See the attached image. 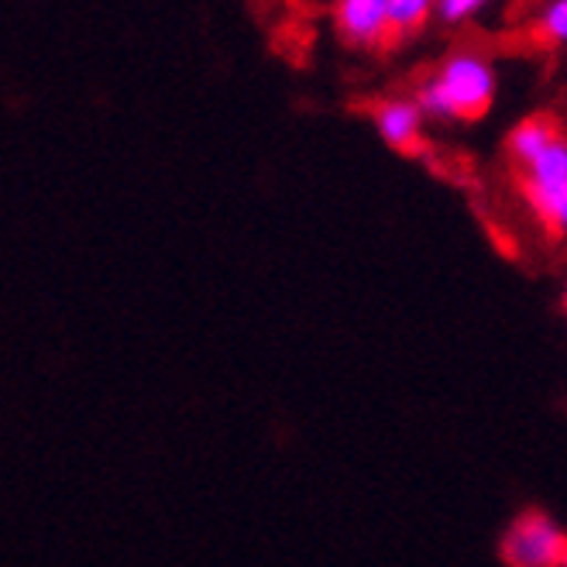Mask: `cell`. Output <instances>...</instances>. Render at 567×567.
<instances>
[{
  "label": "cell",
  "instance_id": "obj_1",
  "mask_svg": "<svg viewBox=\"0 0 567 567\" xmlns=\"http://www.w3.org/2000/svg\"><path fill=\"white\" fill-rule=\"evenodd\" d=\"M495 96V73L488 59L478 52H454L444 59L437 76L426 80L416 93V104L426 117L454 121V117H478L488 111Z\"/></svg>",
  "mask_w": 567,
  "mask_h": 567
},
{
  "label": "cell",
  "instance_id": "obj_2",
  "mask_svg": "<svg viewBox=\"0 0 567 567\" xmlns=\"http://www.w3.org/2000/svg\"><path fill=\"white\" fill-rule=\"evenodd\" d=\"M509 567H557L567 557V537L547 516H523L503 544Z\"/></svg>",
  "mask_w": 567,
  "mask_h": 567
},
{
  "label": "cell",
  "instance_id": "obj_3",
  "mask_svg": "<svg viewBox=\"0 0 567 567\" xmlns=\"http://www.w3.org/2000/svg\"><path fill=\"white\" fill-rule=\"evenodd\" d=\"M333 21L338 35L354 49H379L392 35L389 0H338Z\"/></svg>",
  "mask_w": 567,
  "mask_h": 567
},
{
  "label": "cell",
  "instance_id": "obj_4",
  "mask_svg": "<svg viewBox=\"0 0 567 567\" xmlns=\"http://www.w3.org/2000/svg\"><path fill=\"white\" fill-rule=\"evenodd\" d=\"M423 111L416 100H385V104L375 111V127L379 135L392 145V148H413L420 142L423 131Z\"/></svg>",
  "mask_w": 567,
  "mask_h": 567
},
{
  "label": "cell",
  "instance_id": "obj_5",
  "mask_svg": "<svg viewBox=\"0 0 567 567\" xmlns=\"http://www.w3.org/2000/svg\"><path fill=\"white\" fill-rule=\"evenodd\" d=\"M560 135H557V127H554V121L550 117H529V121H523L513 135H509V152L523 162V165H533L537 162L554 142H557Z\"/></svg>",
  "mask_w": 567,
  "mask_h": 567
},
{
  "label": "cell",
  "instance_id": "obj_6",
  "mask_svg": "<svg viewBox=\"0 0 567 567\" xmlns=\"http://www.w3.org/2000/svg\"><path fill=\"white\" fill-rule=\"evenodd\" d=\"M529 183L537 189H564L567 186V138H557L537 162L526 165Z\"/></svg>",
  "mask_w": 567,
  "mask_h": 567
},
{
  "label": "cell",
  "instance_id": "obj_7",
  "mask_svg": "<svg viewBox=\"0 0 567 567\" xmlns=\"http://www.w3.org/2000/svg\"><path fill=\"white\" fill-rule=\"evenodd\" d=\"M437 11V0H389V21H392V35L403 39L423 28V21Z\"/></svg>",
  "mask_w": 567,
  "mask_h": 567
},
{
  "label": "cell",
  "instance_id": "obj_8",
  "mask_svg": "<svg viewBox=\"0 0 567 567\" xmlns=\"http://www.w3.org/2000/svg\"><path fill=\"white\" fill-rule=\"evenodd\" d=\"M529 193V204L540 210L544 220H550L557 230L567 235V186L564 189H537V186H526Z\"/></svg>",
  "mask_w": 567,
  "mask_h": 567
},
{
  "label": "cell",
  "instance_id": "obj_9",
  "mask_svg": "<svg viewBox=\"0 0 567 567\" xmlns=\"http://www.w3.org/2000/svg\"><path fill=\"white\" fill-rule=\"evenodd\" d=\"M540 35L554 45H567V0H550L540 14Z\"/></svg>",
  "mask_w": 567,
  "mask_h": 567
},
{
  "label": "cell",
  "instance_id": "obj_10",
  "mask_svg": "<svg viewBox=\"0 0 567 567\" xmlns=\"http://www.w3.org/2000/svg\"><path fill=\"white\" fill-rule=\"evenodd\" d=\"M488 4V0H437V14L444 24H461V21H468V18H475L482 8Z\"/></svg>",
  "mask_w": 567,
  "mask_h": 567
},
{
  "label": "cell",
  "instance_id": "obj_11",
  "mask_svg": "<svg viewBox=\"0 0 567 567\" xmlns=\"http://www.w3.org/2000/svg\"><path fill=\"white\" fill-rule=\"evenodd\" d=\"M560 567H567V557H564V564H560Z\"/></svg>",
  "mask_w": 567,
  "mask_h": 567
}]
</instances>
